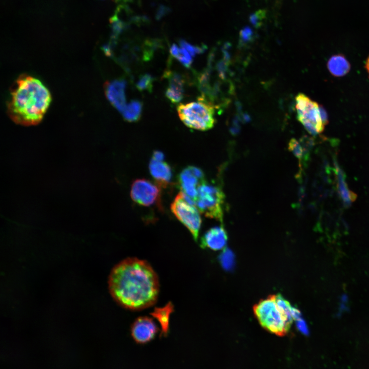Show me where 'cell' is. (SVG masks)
<instances>
[{
    "mask_svg": "<svg viewBox=\"0 0 369 369\" xmlns=\"http://www.w3.org/2000/svg\"><path fill=\"white\" fill-rule=\"evenodd\" d=\"M108 288L112 298L120 305L140 310L156 302L159 284L156 273L148 262L128 258L112 269Z\"/></svg>",
    "mask_w": 369,
    "mask_h": 369,
    "instance_id": "cell-1",
    "label": "cell"
},
{
    "mask_svg": "<svg viewBox=\"0 0 369 369\" xmlns=\"http://www.w3.org/2000/svg\"><path fill=\"white\" fill-rule=\"evenodd\" d=\"M51 99L50 91L39 79L23 74L11 87L7 113L16 124L35 125L42 120Z\"/></svg>",
    "mask_w": 369,
    "mask_h": 369,
    "instance_id": "cell-2",
    "label": "cell"
},
{
    "mask_svg": "<svg viewBox=\"0 0 369 369\" xmlns=\"http://www.w3.org/2000/svg\"><path fill=\"white\" fill-rule=\"evenodd\" d=\"M181 120L189 128L206 131L212 128L215 122L214 108L203 96L177 108Z\"/></svg>",
    "mask_w": 369,
    "mask_h": 369,
    "instance_id": "cell-3",
    "label": "cell"
},
{
    "mask_svg": "<svg viewBox=\"0 0 369 369\" xmlns=\"http://www.w3.org/2000/svg\"><path fill=\"white\" fill-rule=\"evenodd\" d=\"M254 315L260 325L270 333L278 336L285 335L291 325L280 311L276 295H270L261 300L253 307Z\"/></svg>",
    "mask_w": 369,
    "mask_h": 369,
    "instance_id": "cell-4",
    "label": "cell"
},
{
    "mask_svg": "<svg viewBox=\"0 0 369 369\" xmlns=\"http://www.w3.org/2000/svg\"><path fill=\"white\" fill-rule=\"evenodd\" d=\"M224 197L220 188L205 181L198 189L196 207L206 217L222 221Z\"/></svg>",
    "mask_w": 369,
    "mask_h": 369,
    "instance_id": "cell-5",
    "label": "cell"
},
{
    "mask_svg": "<svg viewBox=\"0 0 369 369\" xmlns=\"http://www.w3.org/2000/svg\"><path fill=\"white\" fill-rule=\"evenodd\" d=\"M296 109L298 120L312 135L322 132L325 124L323 121L320 107L304 94H298L295 98Z\"/></svg>",
    "mask_w": 369,
    "mask_h": 369,
    "instance_id": "cell-6",
    "label": "cell"
},
{
    "mask_svg": "<svg viewBox=\"0 0 369 369\" xmlns=\"http://www.w3.org/2000/svg\"><path fill=\"white\" fill-rule=\"evenodd\" d=\"M171 210L176 218L189 230L193 239L197 241L201 224L199 211L188 202L180 192L171 205Z\"/></svg>",
    "mask_w": 369,
    "mask_h": 369,
    "instance_id": "cell-7",
    "label": "cell"
},
{
    "mask_svg": "<svg viewBox=\"0 0 369 369\" xmlns=\"http://www.w3.org/2000/svg\"><path fill=\"white\" fill-rule=\"evenodd\" d=\"M130 195L135 203L142 206L160 204L161 191L159 186L146 179H137L133 181Z\"/></svg>",
    "mask_w": 369,
    "mask_h": 369,
    "instance_id": "cell-8",
    "label": "cell"
},
{
    "mask_svg": "<svg viewBox=\"0 0 369 369\" xmlns=\"http://www.w3.org/2000/svg\"><path fill=\"white\" fill-rule=\"evenodd\" d=\"M181 192L195 201L199 186L205 181L202 170L196 167L188 166L183 169L178 177Z\"/></svg>",
    "mask_w": 369,
    "mask_h": 369,
    "instance_id": "cell-9",
    "label": "cell"
},
{
    "mask_svg": "<svg viewBox=\"0 0 369 369\" xmlns=\"http://www.w3.org/2000/svg\"><path fill=\"white\" fill-rule=\"evenodd\" d=\"M158 331V328L153 319L147 316L137 318L131 328L132 338L139 344H145L153 340Z\"/></svg>",
    "mask_w": 369,
    "mask_h": 369,
    "instance_id": "cell-10",
    "label": "cell"
},
{
    "mask_svg": "<svg viewBox=\"0 0 369 369\" xmlns=\"http://www.w3.org/2000/svg\"><path fill=\"white\" fill-rule=\"evenodd\" d=\"M127 82L124 79H115L107 83L105 86L106 94L112 105L122 112L126 106L125 90Z\"/></svg>",
    "mask_w": 369,
    "mask_h": 369,
    "instance_id": "cell-11",
    "label": "cell"
},
{
    "mask_svg": "<svg viewBox=\"0 0 369 369\" xmlns=\"http://www.w3.org/2000/svg\"><path fill=\"white\" fill-rule=\"evenodd\" d=\"M228 235L223 226L215 227L207 231L201 237V248L217 251L223 249L227 244Z\"/></svg>",
    "mask_w": 369,
    "mask_h": 369,
    "instance_id": "cell-12",
    "label": "cell"
},
{
    "mask_svg": "<svg viewBox=\"0 0 369 369\" xmlns=\"http://www.w3.org/2000/svg\"><path fill=\"white\" fill-rule=\"evenodd\" d=\"M164 76L168 79V87L165 92L166 96L173 103L180 102L183 98L184 80L176 72L166 71Z\"/></svg>",
    "mask_w": 369,
    "mask_h": 369,
    "instance_id": "cell-13",
    "label": "cell"
},
{
    "mask_svg": "<svg viewBox=\"0 0 369 369\" xmlns=\"http://www.w3.org/2000/svg\"><path fill=\"white\" fill-rule=\"evenodd\" d=\"M149 168L152 176L159 186L166 187L170 183L172 178V168L164 160H158L152 158Z\"/></svg>",
    "mask_w": 369,
    "mask_h": 369,
    "instance_id": "cell-14",
    "label": "cell"
},
{
    "mask_svg": "<svg viewBox=\"0 0 369 369\" xmlns=\"http://www.w3.org/2000/svg\"><path fill=\"white\" fill-rule=\"evenodd\" d=\"M335 172L337 176V188L340 198L345 207H348L356 199L357 195L350 191L345 181V173L334 159Z\"/></svg>",
    "mask_w": 369,
    "mask_h": 369,
    "instance_id": "cell-15",
    "label": "cell"
},
{
    "mask_svg": "<svg viewBox=\"0 0 369 369\" xmlns=\"http://www.w3.org/2000/svg\"><path fill=\"white\" fill-rule=\"evenodd\" d=\"M327 67L330 73L335 77H342L347 74L351 65L346 57L340 54L332 56L327 61Z\"/></svg>",
    "mask_w": 369,
    "mask_h": 369,
    "instance_id": "cell-16",
    "label": "cell"
},
{
    "mask_svg": "<svg viewBox=\"0 0 369 369\" xmlns=\"http://www.w3.org/2000/svg\"><path fill=\"white\" fill-rule=\"evenodd\" d=\"M174 310L173 304L169 302L165 306L156 308L151 315L158 320L161 329L163 336L168 335L169 330L170 316Z\"/></svg>",
    "mask_w": 369,
    "mask_h": 369,
    "instance_id": "cell-17",
    "label": "cell"
},
{
    "mask_svg": "<svg viewBox=\"0 0 369 369\" xmlns=\"http://www.w3.org/2000/svg\"><path fill=\"white\" fill-rule=\"evenodd\" d=\"M142 103L138 100H132L121 112L124 118L129 122L137 121L141 114Z\"/></svg>",
    "mask_w": 369,
    "mask_h": 369,
    "instance_id": "cell-18",
    "label": "cell"
},
{
    "mask_svg": "<svg viewBox=\"0 0 369 369\" xmlns=\"http://www.w3.org/2000/svg\"><path fill=\"white\" fill-rule=\"evenodd\" d=\"M170 52L172 57L175 58L185 67L189 68L191 66L193 62L192 56L185 49L173 44L170 47Z\"/></svg>",
    "mask_w": 369,
    "mask_h": 369,
    "instance_id": "cell-19",
    "label": "cell"
},
{
    "mask_svg": "<svg viewBox=\"0 0 369 369\" xmlns=\"http://www.w3.org/2000/svg\"><path fill=\"white\" fill-rule=\"evenodd\" d=\"M276 295V301L277 305L288 322L291 325L293 318L292 315V306L290 303L280 294Z\"/></svg>",
    "mask_w": 369,
    "mask_h": 369,
    "instance_id": "cell-20",
    "label": "cell"
},
{
    "mask_svg": "<svg viewBox=\"0 0 369 369\" xmlns=\"http://www.w3.org/2000/svg\"><path fill=\"white\" fill-rule=\"evenodd\" d=\"M154 78L149 74H144L140 76L136 83V87L139 91L151 92Z\"/></svg>",
    "mask_w": 369,
    "mask_h": 369,
    "instance_id": "cell-21",
    "label": "cell"
},
{
    "mask_svg": "<svg viewBox=\"0 0 369 369\" xmlns=\"http://www.w3.org/2000/svg\"><path fill=\"white\" fill-rule=\"evenodd\" d=\"M288 147L289 150L291 151L300 161L303 160V148L301 144L296 139L292 138L290 140Z\"/></svg>",
    "mask_w": 369,
    "mask_h": 369,
    "instance_id": "cell-22",
    "label": "cell"
},
{
    "mask_svg": "<svg viewBox=\"0 0 369 369\" xmlns=\"http://www.w3.org/2000/svg\"><path fill=\"white\" fill-rule=\"evenodd\" d=\"M219 260L223 268L230 269L233 264V254L229 250L225 249L220 256Z\"/></svg>",
    "mask_w": 369,
    "mask_h": 369,
    "instance_id": "cell-23",
    "label": "cell"
},
{
    "mask_svg": "<svg viewBox=\"0 0 369 369\" xmlns=\"http://www.w3.org/2000/svg\"><path fill=\"white\" fill-rule=\"evenodd\" d=\"M179 44L180 46L185 49L192 57L202 53L204 50V48L193 45L184 39H180Z\"/></svg>",
    "mask_w": 369,
    "mask_h": 369,
    "instance_id": "cell-24",
    "label": "cell"
},
{
    "mask_svg": "<svg viewBox=\"0 0 369 369\" xmlns=\"http://www.w3.org/2000/svg\"><path fill=\"white\" fill-rule=\"evenodd\" d=\"M348 301V297L346 295L343 294L341 297V303L339 306V309L337 316H340L344 312L348 311V308L346 304Z\"/></svg>",
    "mask_w": 369,
    "mask_h": 369,
    "instance_id": "cell-25",
    "label": "cell"
},
{
    "mask_svg": "<svg viewBox=\"0 0 369 369\" xmlns=\"http://www.w3.org/2000/svg\"><path fill=\"white\" fill-rule=\"evenodd\" d=\"M169 11L170 10L168 7L163 5H160L157 11L156 14V19H160L162 17L167 14Z\"/></svg>",
    "mask_w": 369,
    "mask_h": 369,
    "instance_id": "cell-26",
    "label": "cell"
},
{
    "mask_svg": "<svg viewBox=\"0 0 369 369\" xmlns=\"http://www.w3.org/2000/svg\"><path fill=\"white\" fill-rule=\"evenodd\" d=\"M297 325L298 328L302 332L307 334L308 332L306 324L305 322L302 319L297 321Z\"/></svg>",
    "mask_w": 369,
    "mask_h": 369,
    "instance_id": "cell-27",
    "label": "cell"
},
{
    "mask_svg": "<svg viewBox=\"0 0 369 369\" xmlns=\"http://www.w3.org/2000/svg\"><path fill=\"white\" fill-rule=\"evenodd\" d=\"M292 315L294 320L297 321L302 319V315L300 311L297 308H292Z\"/></svg>",
    "mask_w": 369,
    "mask_h": 369,
    "instance_id": "cell-28",
    "label": "cell"
},
{
    "mask_svg": "<svg viewBox=\"0 0 369 369\" xmlns=\"http://www.w3.org/2000/svg\"><path fill=\"white\" fill-rule=\"evenodd\" d=\"M152 158L158 160H164V154L160 151H156L153 152Z\"/></svg>",
    "mask_w": 369,
    "mask_h": 369,
    "instance_id": "cell-29",
    "label": "cell"
},
{
    "mask_svg": "<svg viewBox=\"0 0 369 369\" xmlns=\"http://www.w3.org/2000/svg\"><path fill=\"white\" fill-rule=\"evenodd\" d=\"M365 69L369 75V56L366 59L365 65Z\"/></svg>",
    "mask_w": 369,
    "mask_h": 369,
    "instance_id": "cell-30",
    "label": "cell"
}]
</instances>
